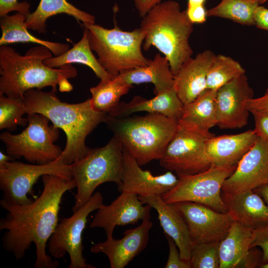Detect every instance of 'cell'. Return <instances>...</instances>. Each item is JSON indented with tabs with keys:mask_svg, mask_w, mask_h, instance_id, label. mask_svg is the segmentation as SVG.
Returning <instances> with one entry per match:
<instances>
[{
	"mask_svg": "<svg viewBox=\"0 0 268 268\" xmlns=\"http://www.w3.org/2000/svg\"><path fill=\"white\" fill-rule=\"evenodd\" d=\"M43 190L38 198L25 205L10 204L0 200L6 216L0 220L5 250L21 260L32 243L36 246L35 268H57L59 262L47 255L46 244L56 230L60 204L64 194L76 187L73 179L54 175L42 176Z\"/></svg>",
	"mask_w": 268,
	"mask_h": 268,
	"instance_id": "6da1fadb",
	"label": "cell"
},
{
	"mask_svg": "<svg viewBox=\"0 0 268 268\" xmlns=\"http://www.w3.org/2000/svg\"><path fill=\"white\" fill-rule=\"evenodd\" d=\"M55 91L44 92L31 89L24 94L27 114L38 113L47 117L66 135V144L59 157L70 165L82 159L90 148L85 144L86 137L101 123L107 113L94 111L90 98L76 104L61 101Z\"/></svg>",
	"mask_w": 268,
	"mask_h": 268,
	"instance_id": "7a4b0ae2",
	"label": "cell"
},
{
	"mask_svg": "<svg viewBox=\"0 0 268 268\" xmlns=\"http://www.w3.org/2000/svg\"><path fill=\"white\" fill-rule=\"evenodd\" d=\"M47 47L38 45L29 49L21 56L14 49L3 45L0 47V94L24 97L31 89L41 90L51 86L57 91L68 92L73 87L68 78L75 77L77 70L71 64L52 68L44 61L52 57Z\"/></svg>",
	"mask_w": 268,
	"mask_h": 268,
	"instance_id": "3957f363",
	"label": "cell"
},
{
	"mask_svg": "<svg viewBox=\"0 0 268 268\" xmlns=\"http://www.w3.org/2000/svg\"><path fill=\"white\" fill-rule=\"evenodd\" d=\"M139 28L144 36L143 50L156 48L168 60L174 75L192 57L189 38L193 24L177 1L169 0L153 7L142 18Z\"/></svg>",
	"mask_w": 268,
	"mask_h": 268,
	"instance_id": "277c9868",
	"label": "cell"
},
{
	"mask_svg": "<svg viewBox=\"0 0 268 268\" xmlns=\"http://www.w3.org/2000/svg\"><path fill=\"white\" fill-rule=\"evenodd\" d=\"M140 166L160 160L174 135L178 121L158 113L115 118L104 122Z\"/></svg>",
	"mask_w": 268,
	"mask_h": 268,
	"instance_id": "5b68a950",
	"label": "cell"
},
{
	"mask_svg": "<svg viewBox=\"0 0 268 268\" xmlns=\"http://www.w3.org/2000/svg\"><path fill=\"white\" fill-rule=\"evenodd\" d=\"M81 25L87 30L90 47L96 53L98 62L111 75L116 76L149 63L142 53L144 36L140 28L127 31L116 23L112 29L88 23Z\"/></svg>",
	"mask_w": 268,
	"mask_h": 268,
	"instance_id": "8992f818",
	"label": "cell"
},
{
	"mask_svg": "<svg viewBox=\"0 0 268 268\" xmlns=\"http://www.w3.org/2000/svg\"><path fill=\"white\" fill-rule=\"evenodd\" d=\"M123 168V147L114 135L105 145L90 148L82 159L72 164V179L77 188L72 211L82 206L101 184L114 182L119 186Z\"/></svg>",
	"mask_w": 268,
	"mask_h": 268,
	"instance_id": "52a82bcc",
	"label": "cell"
},
{
	"mask_svg": "<svg viewBox=\"0 0 268 268\" xmlns=\"http://www.w3.org/2000/svg\"><path fill=\"white\" fill-rule=\"evenodd\" d=\"M27 118L28 125L21 133L0 134L7 153L14 159L23 157L37 164H48L58 159L63 150L54 142L59 137L60 129L50 126V120L43 115L29 113Z\"/></svg>",
	"mask_w": 268,
	"mask_h": 268,
	"instance_id": "ba28073f",
	"label": "cell"
},
{
	"mask_svg": "<svg viewBox=\"0 0 268 268\" xmlns=\"http://www.w3.org/2000/svg\"><path fill=\"white\" fill-rule=\"evenodd\" d=\"M214 135L209 131L178 122L177 130L159 160L160 165L174 172L178 178L207 169L211 164L206 145Z\"/></svg>",
	"mask_w": 268,
	"mask_h": 268,
	"instance_id": "9c48e42d",
	"label": "cell"
},
{
	"mask_svg": "<svg viewBox=\"0 0 268 268\" xmlns=\"http://www.w3.org/2000/svg\"><path fill=\"white\" fill-rule=\"evenodd\" d=\"M237 164H212L206 170L179 178L177 184L161 196L167 203L191 201L200 203L221 212H228L222 197L225 180L235 171Z\"/></svg>",
	"mask_w": 268,
	"mask_h": 268,
	"instance_id": "30bf717a",
	"label": "cell"
},
{
	"mask_svg": "<svg viewBox=\"0 0 268 268\" xmlns=\"http://www.w3.org/2000/svg\"><path fill=\"white\" fill-rule=\"evenodd\" d=\"M54 175L68 180L72 179L71 164L67 165L59 158L46 164H30L19 161H8L0 165V189L1 201L10 204L25 205L34 197V185L45 175Z\"/></svg>",
	"mask_w": 268,
	"mask_h": 268,
	"instance_id": "8fae6325",
	"label": "cell"
},
{
	"mask_svg": "<svg viewBox=\"0 0 268 268\" xmlns=\"http://www.w3.org/2000/svg\"><path fill=\"white\" fill-rule=\"evenodd\" d=\"M101 193L96 192L71 216L64 218L58 224L48 241V250L56 259L63 258L66 253L69 256L68 268H95L86 263L83 256L82 233L86 227L88 215L103 204Z\"/></svg>",
	"mask_w": 268,
	"mask_h": 268,
	"instance_id": "7c38bea8",
	"label": "cell"
},
{
	"mask_svg": "<svg viewBox=\"0 0 268 268\" xmlns=\"http://www.w3.org/2000/svg\"><path fill=\"white\" fill-rule=\"evenodd\" d=\"M184 218L193 246L220 242L227 235L233 220L228 212L216 211L191 201L173 203Z\"/></svg>",
	"mask_w": 268,
	"mask_h": 268,
	"instance_id": "4fadbf2b",
	"label": "cell"
},
{
	"mask_svg": "<svg viewBox=\"0 0 268 268\" xmlns=\"http://www.w3.org/2000/svg\"><path fill=\"white\" fill-rule=\"evenodd\" d=\"M246 74L217 90L215 104L217 125L221 129L242 128L248 124L249 111L246 101L254 98Z\"/></svg>",
	"mask_w": 268,
	"mask_h": 268,
	"instance_id": "5bb4252c",
	"label": "cell"
},
{
	"mask_svg": "<svg viewBox=\"0 0 268 268\" xmlns=\"http://www.w3.org/2000/svg\"><path fill=\"white\" fill-rule=\"evenodd\" d=\"M268 183V143L258 137L223 183L222 192L238 194Z\"/></svg>",
	"mask_w": 268,
	"mask_h": 268,
	"instance_id": "9a60e30c",
	"label": "cell"
},
{
	"mask_svg": "<svg viewBox=\"0 0 268 268\" xmlns=\"http://www.w3.org/2000/svg\"><path fill=\"white\" fill-rule=\"evenodd\" d=\"M144 203L135 194L121 192L111 203L104 204L97 209L91 222V228H102L107 237L113 236L117 226L134 224L139 220H150L152 207Z\"/></svg>",
	"mask_w": 268,
	"mask_h": 268,
	"instance_id": "2e32d148",
	"label": "cell"
},
{
	"mask_svg": "<svg viewBox=\"0 0 268 268\" xmlns=\"http://www.w3.org/2000/svg\"><path fill=\"white\" fill-rule=\"evenodd\" d=\"M179 179L171 171L154 176L149 170H143L135 159L123 147V168L121 184L118 186L119 192L143 197L161 196L173 189Z\"/></svg>",
	"mask_w": 268,
	"mask_h": 268,
	"instance_id": "e0dca14e",
	"label": "cell"
},
{
	"mask_svg": "<svg viewBox=\"0 0 268 268\" xmlns=\"http://www.w3.org/2000/svg\"><path fill=\"white\" fill-rule=\"evenodd\" d=\"M152 226L150 220H143L138 226L125 231L121 239L107 237L104 242L91 247L90 251L106 255L111 268H124L146 248Z\"/></svg>",
	"mask_w": 268,
	"mask_h": 268,
	"instance_id": "ac0fdd59",
	"label": "cell"
},
{
	"mask_svg": "<svg viewBox=\"0 0 268 268\" xmlns=\"http://www.w3.org/2000/svg\"><path fill=\"white\" fill-rule=\"evenodd\" d=\"M216 55L210 50L198 53L184 62L174 76L173 88L185 105L207 89V75Z\"/></svg>",
	"mask_w": 268,
	"mask_h": 268,
	"instance_id": "d6986e66",
	"label": "cell"
},
{
	"mask_svg": "<svg viewBox=\"0 0 268 268\" xmlns=\"http://www.w3.org/2000/svg\"><path fill=\"white\" fill-rule=\"evenodd\" d=\"M184 104L173 88L166 90L147 99L140 96H134L128 102H120L108 115L123 118L139 112L158 113L179 121L183 114Z\"/></svg>",
	"mask_w": 268,
	"mask_h": 268,
	"instance_id": "ffe728a7",
	"label": "cell"
},
{
	"mask_svg": "<svg viewBox=\"0 0 268 268\" xmlns=\"http://www.w3.org/2000/svg\"><path fill=\"white\" fill-rule=\"evenodd\" d=\"M138 197L144 204L156 210L164 234L174 240L179 249L181 258L189 262L193 244L186 222L180 211L173 203L166 202L161 196Z\"/></svg>",
	"mask_w": 268,
	"mask_h": 268,
	"instance_id": "44dd1931",
	"label": "cell"
},
{
	"mask_svg": "<svg viewBox=\"0 0 268 268\" xmlns=\"http://www.w3.org/2000/svg\"><path fill=\"white\" fill-rule=\"evenodd\" d=\"M258 136L254 130L243 133L211 137L206 145V153L211 165L237 164L254 144Z\"/></svg>",
	"mask_w": 268,
	"mask_h": 268,
	"instance_id": "7402d4cb",
	"label": "cell"
},
{
	"mask_svg": "<svg viewBox=\"0 0 268 268\" xmlns=\"http://www.w3.org/2000/svg\"><path fill=\"white\" fill-rule=\"evenodd\" d=\"M221 197L234 221L253 229L268 224V204L253 190L238 194L222 192Z\"/></svg>",
	"mask_w": 268,
	"mask_h": 268,
	"instance_id": "603a6c76",
	"label": "cell"
},
{
	"mask_svg": "<svg viewBox=\"0 0 268 268\" xmlns=\"http://www.w3.org/2000/svg\"><path fill=\"white\" fill-rule=\"evenodd\" d=\"M118 76L132 85L152 83L155 95L173 87L174 75L169 61L160 54H156L147 65L123 71Z\"/></svg>",
	"mask_w": 268,
	"mask_h": 268,
	"instance_id": "cb8c5ba5",
	"label": "cell"
},
{
	"mask_svg": "<svg viewBox=\"0 0 268 268\" xmlns=\"http://www.w3.org/2000/svg\"><path fill=\"white\" fill-rule=\"evenodd\" d=\"M27 17V15L20 12L0 17V46L16 43H32L47 47L55 56L61 55L70 49L67 44L46 41L32 35L25 24Z\"/></svg>",
	"mask_w": 268,
	"mask_h": 268,
	"instance_id": "d4e9b609",
	"label": "cell"
},
{
	"mask_svg": "<svg viewBox=\"0 0 268 268\" xmlns=\"http://www.w3.org/2000/svg\"><path fill=\"white\" fill-rule=\"evenodd\" d=\"M255 235V229L233 221L227 235L219 242V268H236L251 248Z\"/></svg>",
	"mask_w": 268,
	"mask_h": 268,
	"instance_id": "484cf974",
	"label": "cell"
},
{
	"mask_svg": "<svg viewBox=\"0 0 268 268\" xmlns=\"http://www.w3.org/2000/svg\"><path fill=\"white\" fill-rule=\"evenodd\" d=\"M61 13L73 16L78 22L95 24L93 15L77 8L67 0H41L35 10L27 16L25 24L28 29L44 34L48 18Z\"/></svg>",
	"mask_w": 268,
	"mask_h": 268,
	"instance_id": "4316f807",
	"label": "cell"
},
{
	"mask_svg": "<svg viewBox=\"0 0 268 268\" xmlns=\"http://www.w3.org/2000/svg\"><path fill=\"white\" fill-rule=\"evenodd\" d=\"M217 90L206 89L194 100L184 105L178 122L204 131L216 126L215 97Z\"/></svg>",
	"mask_w": 268,
	"mask_h": 268,
	"instance_id": "83f0119b",
	"label": "cell"
},
{
	"mask_svg": "<svg viewBox=\"0 0 268 268\" xmlns=\"http://www.w3.org/2000/svg\"><path fill=\"white\" fill-rule=\"evenodd\" d=\"M44 63L52 68L59 67L72 63L81 64L89 67L100 80H109L115 77L104 69L92 53L85 28L81 39L71 48L61 55L46 59Z\"/></svg>",
	"mask_w": 268,
	"mask_h": 268,
	"instance_id": "f1b7e54d",
	"label": "cell"
},
{
	"mask_svg": "<svg viewBox=\"0 0 268 268\" xmlns=\"http://www.w3.org/2000/svg\"><path fill=\"white\" fill-rule=\"evenodd\" d=\"M133 85L128 84L119 76L109 80H100L95 86L91 87V105L98 112L108 113L120 101V98L127 94Z\"/></svg>",
	"mask_w": 268,
	"mask_h": 268,
	"instance_id": "f546056e",
	"label": "cell"
},
{
	"mask_svg": "<svg viewBox=\"0 0 268 268\" xmlns=\"http://www.w3.org/2000/svg\"><path fill=\"white\" fill-rule=\"evenodd\" d=\"M260 5L261 0H221L207 10V15L228 19L243 25L255 26L254 14Z\"/></svg>",
	"mask_w": 268,
	"mask_h": 268,
	"instance_id": "4dcf8cb0",
	"label": "cell"
},
{
	"mask_svg": "<svg viewBox=\"0 0 268 268\" xmlns=\"http://www.w3.org/2000/svg\"><path fill=\"white\" fill-rule=\"evenodd\" d=\"M245 72L241 64L231 57L216 55L207 73V89L217 90Z\"/></svg>",
	"mask_w": 268,
	"mask_h": 268,
	"instance_id": "1f68e13d",
	"label": "cell"
},
{
	"mask_svg": "<svg viewBox=\"0 0 268 268\" xmlns=\"http://www.w3.org/2000/svg\"><path fill=\"white\" fill-rule=\"evenodd\" d=\"M25 113L27 111L24 97L0 94V130L13 131L18 126H26L28 119L23 117Z\"/></svg>",
	"mask_w": 268,
	"mask_h": 268,
	"instance_id": "d6a6232c",
	"label": "cell"
},
{
	"mask_svg": "<svg viewBox=\"0 0 268 268\" xmlns=\"http://www.w3.org/2000/svg\"><path fill=\"white\" fill-rule=\"evenodd\" d=\"M219 244L209 242L194 245L189 261L191 268H219Z\"/></svg>",
	"mask_w": 268,
	"mask_h": 268,
	"instance_id": "836d02e7",
	"label": "cell"
},
{
	"mask_svg": "<svg viewBox=\"0 0 268 268\" xmlns=\"http://www.w3.org/2000/svg\"><path fill=\"white\" fill-rule=\"evenodd\" d=\"M169 245L168 260L165 268H191L189 262L183 260L180 257L179 249L174 240L165 234Z\"/></svg>",
	"mask_w": 268,
	"mask_h": 268,
	"instance_id": "e575fe53",
	"label": "cell"
},
{
	"mask_svg": "<svg viewBox=\"0 0 268 268\" xmlns=\"http://www.w3.org/2000/svg\"><path fill=\"white\" fill-rule=\"evenodd\" d=\"M251 113L255 121V132L259 138L268 143V110Z\"/></svg>",
	"mask_w": 268,
	"mask_h": 268,
	"instance_id": "d590c367",
	"label": "cell"
},
{
	"mask_svg": "<svg viewBox=\"0 0 268 268\" xmlns=\"http://www.w3.org/2000/svg\"><path fill=\"white\" fill-rule=\"evenodd\" d=\"M30 8V4L27 1L19 2L17 0H0V16L4 17L13 11L28 16L31 13Z\"/></svg>",
	"mask_w": 268,
	"mask_h": 268,
	"instance_id": "8d00e7d4",
	"label": "cell"
},
{
	"mask_svg": "<svg viewBox=\"0 0 268 268\" xmlns=\"http://www.w3.org/2000/svg\"><path fill=\"white\" fill-rule=\"evenodd\" d=\"M255 235L251 248L258 247L263 251V262L268 261V224L255 229Z\"/></svg>",
	"mask_w": 268,
	"mask_h": 268,
	"instance_id": "74e56055",
	"label": "cell"
},
{
	"mask_svg": "<svg viewBox=\"0 0 268 268\" xmlns=\"http://www.w3.org/2000/svg\"><path fill=\"white\" fill-rule=\"evenodd\" d=\"M263 264V251L262 249L258 248V247H254L249 249L236 268H260Z\"/></svg>",
	"mask_w": 268,
	"mask_h": 268,
	"instance_id": "f35d334b",
	"label": "cell"
},
{
	"mask_svg": "<svg viewBox=\"0 0 268 268\" xmlns=\"http://www.w3.org/2000/svg\"><path fill=\"white\" fill-rule=\"evenodd\" d=\"M188 18L193 23H203L206 20L207 10L204 5L187 6L185 10Z\"/></svg>",
	"mask_w": 268,
	"mask_h": 268,
	"instance_id": "ab89813d",
	"label": "cell"
},
{
	"mask_svg": "<svg viewBox=\"0 0 268 268\" xmlns=\"http://www.w3.org/2000/svg\"><path fill=\"white\" fill-rule=\"evenodd\" d=\"M246 107L250 113L268 110V87L262 96L248 100L246 103Z\"/></svg>",
	"mask_w": 268,
	"mask_h": 268,
	"instance_id": "60d3db41",
	"label": "cell"
},
{
	"mask_svg": "<svg viewBox=\"0 0 268 268\" xmlns=\"http://www.w3.org/2000/svg\"><path fill=\"white\" fill-rule=\"evenodd\" d=\"M254 20L257 28L268 31V8L259 5L255 12Z\"/></svg>",
	"mask_w": 268,
	"mask_h": 268,
	"instance_id": "b9f144b4",
	"label": "cell"
},
{
	"mask_svg": "<svg viewBox=\"0 0 268 268\" xmlns=\"http://www.w3.org/2000/svg\"><path fill=\"white\" fill-rule=\"evenodd\" d=\"M139 16L142 18L162 0H133Z\"/></svg>",
	"mask_w": 268,
	"mask_h": 268,
	"instance_id": "7bdbcfd3",
	"label": "cell"
},
{
	"mask_svg": "<svg viewBox=\"0 0 268 268\" xmlns=\"http://www.w3.org/2000/svg\"><path fill=\"white\" fill-rule=\"evenodd\" d=\"M253 191L259 195L268 204V183L255 189Z\"/></svg>",
	"mask_w": 268,
	"mask_h": 268,
	"instance_id": "ee69618b",
	"label": "cell"
},
{
	"mask_svg": "<svg viewBox=\"0 0 268 268\" xmlns=\"http://www.w3.org/2000/svg\"><path fill=\"white\" fill-rule=\"evenodd\" d=\"M14 159L12 156L9 154H5L2 151H0V165L8 161H14Z\"/></svg>",
	"mask_w": 268,
	"mask_h": 268,
	"instance_id": "f6af8a7d",
	"label": "cell"
},
{
	"mask_svg": "<svg viewBox=\"0 0 268 268\" xmlns=\"http://www.w3.org/2000/svg\"><path fill=\"white\" fill-rule=\"evenodd\" d=\"M206 0H188L187 6L204 5Z\"/></svg>",
	"mask_w": 268,
	"mask_h": 268,
	"instance_id": "bcb514c9",
	"label": "cell"
},
{
	"mask_svg": "<svg viewBox=\"0 0 268 268\" xmlns=\"http://www.w3.org/2000/svg\"><path fill=\"white\" fill-rule=\"evenodd\" d=\"M260 268H268V261L266 263L262 264Z\"/></svg>",
	"mask_w": 268,
	"mask_h": 268,
	"instance_id": "7dc6e473",
	"label": "cell"
},
{
	"mask_svg": "<svg viewBox=\"0 0 268 268\" xmlns=\"http://www.w3.org/2000/svg\"><path fill=\"white\" fill-rule=\"evenodd\" d=\"M267 1H268V0H261V4L262 5V4H264Z\"/></svg>",
	"mask_w": 268,
	"mask_h": 268,
	"instance_id": "c3c4849f",
	"label": "cell"
}]
</instances>
